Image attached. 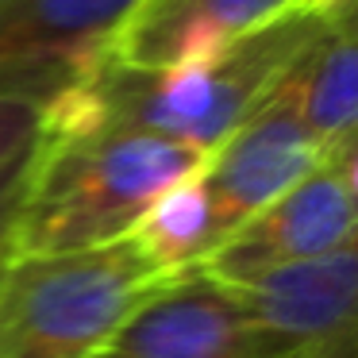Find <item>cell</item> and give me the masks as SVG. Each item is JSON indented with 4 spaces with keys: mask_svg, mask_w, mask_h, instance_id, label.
I'll use <instances>...</instances> for the list:
<instances>
[{
    "mask_svg": "<svg viewBox=\"0 0 358 358\" xmlns=\"http://www.w3.org/2000/svg\"><path fill=\"white\" fill-rule=\"evenodd\" d=\"M204 162L208 150L147 131L39 135L12 227V258L70 255L124 239L162 189L204 170Z\"/></svg>",
    "mask_w": 358,
    "mask_h": 358,
    "instance_id": "obj_2",
    "label": "cell"
},
{
    "mask_svg": "<svg viewBox=\"0 0 358 358\" xmlns=\"http://www.w3.org/2000/svg\"><path fill=\"white\" fill-rule=\"evenodd\" d=\"M301 0H135L112 35V58L131 70L208 62Z\"/></svg>",
    "mask_w": 358,
    "mask_h": 358,
    "instance_id": "obj_9",
    "label": "cell"
},
{
    "mask_svg": "<svg viewBox=\"0 0 358 358\" xmlns=\"http://www.w3.org/2000/svg\"><path fill=\"white\" fill-rule=\"evenodd\" d=\"M43 135V104L0 101V185L35 155Z\"/></svg>",
    "mask_w": 358,
    "mask_h": 358,
    "instance_id": "obj_12",
    "label": "cell"
},
{
    "mask_svg": "<svg viewBox=\"0 0 358 358\" xmlns=\"http://www.w3.org/2000/svg\"><path fill=\"white\" fill-rule=\"evenodd\" d=\"M324 12L343 27V31H350V35L358 39V0H343V4H335V8H324Z\"/></svg>",
    "mask_w": 358,
    "mask_h": 358,
    "instance_id": "obj_16",
    "label": "cell"
},
{
    "mask_svg": "<svg viewBox=\"0 0 358 358\" xmlns=\"http://www.w3.org/2000/svg\"><path fill=\"white\" fill-rule=\"evenodd\" d=\"M327 162L335 166V170L343 173V181H347V189H350V196H355V204H358V143H350V147H343V150H335Z\"/></svg>",
    "mask_w": 358,
    "mask_h": 358,
    "instance_id": "obj_15",
    "label": "cell"
},
{
    "mask_svg": "<svg viewBox=\"0 0 358 358\" xmlns=\"http://www.w3.org/2000/svg\"><path fill=\"white\" fill-rule=\"evenodd\" d=\"M135 0H0V101L50 104L112 55Z\"/></svg>",
    "mask_w": 358,
    "mask_h": 358,
    "instance_id": "obj_4",
    "label": "cell"
},
{
    "mask_svg": "<svg viewBox=\"0 0 358 358\" xmlns=\"http://www.w3.org/2000/svg\"><path fill=\"white\" fill-rule=\"evenodd\" d=\"M320 27V8H293L231 43L224 55L170 70H131L108 55L89 81L43 108V135L73 139L93 131H147L212 155L270 101Z\"/></svg>",
    "mask_w": 358,
    "mask_h": 358,
    "instance_id": "obj_1",
    "label": "cell"
},
{
    "mask_svg": "<svg viewBox=\"0 0 358 358\" xmlns=\"http://www.w3.org/2000/svg\"><path fill=\"white\" fill-rule=\"evenodd\" d=\"M324 162L327 150L320 139L293 116L285 101L270 96L212 150L201 170L212 216V247Z\"/></svg>",
    "mask_w": 358,
    "mask_h": 358,
    "instance_id": "obj_7",
    "label": "cell"
},
{
    "mask_svg": "<svg viewBox=\"0 0 358 358\" xmlns=\"http://www.w3.org/2000/svg\"><path fill=\"white\" fill-rule=\"evenodd\" d=\"M89 358H266L239 289L185 270L139 304Z\"/></svg>",
    "mask_w": 358,
    "mask_h": 358,
    "instance_id": "obj_6",
    "label": "cell"
},
{
    "mask_svg": "<svg viewBox=\"0 0 358 358\" xmlns=\"http://www.w3.org/2000/svg\"><path fill=\"white\" fill-rule=\"evenodd\" d=\"M173 278L127 235L93 250L12 258L0 273V358H89Z\"/></svg>",
    "mask_w": 358,
    "mask_h": 358,
    "instance_id": "obj_3",
    "label": "cell"
},
{
    "mask_svg": "<svg viewBox=\"0 0 358 358\" xmlns=\"http://www.w3.org/2000/svg\"><path fill=\"white\" fill-rule=\"evenodd\" d=\"M358 231V204L331 162L312 170L289 193L270 201L239 231L208 250L193 270L243 289L266 273L301 266L347 243Z\"/></svg>",
    "mask_w": 358,
    "mask_h": 358,
    "instance_id": "obj_5",
    "label": "cell"
},
{
    "mask_svg": "<svg viewBox=\"0 0 358 358\" xmlns=\"http://www.w3.org/2000/svg\"><path fill=\"white\" fill-rule=\"evenodd\" d=\"M278 101L320 139L327 158L358 139V39L343 31L324 12V27L296 55L281 85Z\"/></svg>",
    "mask_w": 358,
    "mask_h": 358,
    "instance_id": "obj_10",
    "label": "cell"
},
{
    "mask_svg": "<svg viewBox=\"0 0 358 358\" xmlns=\"http://www.w3.org/2000/svg\"><path fill=\"white\" fill-rule=\"evenodd\" d=\"M27 166H31V158H27V162L20 166L16 173H12V178L4 181V185H0V273H4V266L12 262V227H16L20 201H24Z\"/></svg>",
    "mask_w": 358,
    "mask_h": 358,
    "instance_id": "obj_13",
    "label": "cell"
},
{
    "mask_svg": "<svg viewBox=\"0 0 358 358\" xmlns=\"http://www.w3.org/2000/svg\"><path fill=\"white\" fill-rule=\"evenodd\" d=\"M127 239L162 270L170 273L193 270L212 250V216L201 170L162 189L131 224Z\"/></svg>",
    "mask_w": 358,
    "mask_h": 358,
    "instance_id": "obj_11",
    "label": "cell"
},
{
    "mask_svg": "<svg viewBox=\"0 0 358 358\" xmlns=\"http://www.w3.org/2000/svg\"><path fill=\"white\" fill-rule=\"evenodd\" d=\"M266 358H293L358 320V231L301 266L266 273L239 289Z\"/></svg>",
    "mask_w": 358,
    "mask_h": 358,
    "instance_id": "obj_8",
    "label": "cell"
},
{
    "mask_svg": "<svg viewBox=\"0 0 358 358\" xmlns=\"http://www.w3.org/2000/svg\"><path fill=\"white\" fill-rule=\"evenodd\" d=\"M355 143H358V139H355ZM347 147H350V143H347Z\"/></svg>",
    "mask_w": 358,
    "mask_h": 358,
    "instance_id": "obj_18",
    "label": "cell"
},
{
    "mask_svg": "<svg viewBox=\"0 0 358 358\" xmlns=\"http://www.w3.org/2000/svg\"><path fill=\"white\" fill-rule=\"evenodd\" d=\"M335 4H343V0H301V8H335Z\"/></svg>",
    "mask_w": 358,
    "mask_h": 358,
    "instance_id": "obj_17",
    "label": "cell"
},
{
    "mask_svg": "<svg viewBox=\"0 0 358 358\" xmlns=\"http://www.w3.org/2000/svg\"><path fill=\"white\" fill-rule=\"evenodd\" d=\"M293 358H358V320L347 324L343 331H335V335H327V339L304 347L301 355H293Z\"/></svg>",
    "mask_w": 358,
    "mask_h": 358,
    "instance_id": "obj_14",
    "label": "cell"
}]
</instances>
